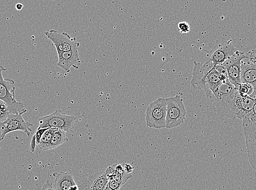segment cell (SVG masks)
I'll return each mask as SVG.
<instances>
[{
  "label": "cell",
  "mask_w": 256,
  "mask_h": 190,
  "mask_svg": "<svg viewBox=\"0 0 256 190\" xmlns=\"http://www.w3.org/2000/svg\"><path fill=\"white\" fill-rule=\"evenodd\" d=\"M238 91L242 94L248 95L256 99V89L251 84L248 83H240L238 86Z\"/></svg>",
  "instance_id": "cell-22"
},
{
  "label": "cell",
  "mask_w": 256,
  "mask_h": 190,
  "mask_svg": "<svg viewBox=\"0 0 256 190\" xmlns=\"http://www.w3.org/2000/svg\"><path fill=\"white\" fill-rule=\"evenodd\" d=\"M241 83H248L256 90V50L245 53L240 61Z\"/></svg>",
  "instance_id": "cell-9"
},
{
  "label": "cell",
  "mask_w": 256,
  "mask_h": 190,
  "mask_svg": "<svg viewBox=\"0 0 256 190\" xmlns=\"http://www.w3.org/2000/svg\"><path fill=\"white\" fill-rule=\"evenodd\" d=\"M58 62L57 65L66 72L70 73V68L78 69L81 65L78 49L58 53Z\"/></svg>",
  "instance_id": "cell-14"
},
{
  "label": "cell",
  "mask_w": 256,
  "mask_h": 190,
  "mask_svg": "<svg viewBox=\"0 0 256 190\" xmlns=\"http://www.w3.org/2000/svg\"><path fill=\"white\" fill-rule=\"evenodd\" d=\"M66 133V132L64 130L58 129L53 134L50 144L46 148V151L55 149L63 144L64 142L68 141Z\"/></svg>",
  "instance_id": "cell-19"
},
{
  "label": "cell",
  "mask_w": 256,
  "mask_h": 190,
  "mask_svg": "<svg viewBox=\"0 0 256 190\" xmlns=\"http://www.w3.org/2000/svg\"><path fill=\"white\" fill-rule=\"evenodd\" d=\"M57 129L58 128H56L48 127L47 128L42 136L40 143L38 144V147L40 149L46 151V148L50 144L53 134L54 133Z\"/></svg>",
  "instance_id": "cell-20"
},
{
  "label": "cell",
  "mask_w": 256,
  "mask_h": 190,
  "mask_svg": "<svg viewBox=\"0 0 256 190\" xmlns=\"http://www.w3.org/2000/svg\"><path fill=\"white\" fill-rule=\"evenodd\" d=\"M7 71L3 66H0V99L8 104L16 114H24L27 112L24 104L18 102L15 97V82L12 79H4L2 75Z\"/></svg>",
  "instance_id": "cell-3"
},
{
  "label": "cell",
  "mask_w": 256,
  "mask_h": 190,
  "mask_svg": "<svg viewBox=\"0 0 256 190\" xmlns=\"http://www.w3.org/2000/svg\"><path fill=\"white\" fill-rule=\"evenodd\" d=\"M24 8V5L22 4H17L16 5V9L17 11H20L22 10Z\"/></svg>",
  "instance_id": "cell-29"
},
{
  "label": "cell",
  "mask_w": 256,
  "mask_h": 190,
  "mask_svg": "<svg viewBox=\"0 0 256 190\" xmlns=\"http://www.w3.org/2000/svg\"><path fill=\"white\" fill-rule=\"evenodd\" d=\"M12 113L16 114L8 104L0 99V123L4 122Z\"/></svg>",
  "instance_id": "cell-21"
},
{
  "label": "cell",
  "mask_w": 256,
  "mask_h": 190,
  "mask_svg": "<svg viewBox=\"0 0 256 190\" xmlns=\"http://www.w3.org/2000/svg\"><path fill=\"white\" fill-rule=\"evenodd\" d=\"M245 53L238 50L231 57L226 59L222 64L227 71L228 81L237 89L241 83L240 61L244 57Z\"/></svg>",
  "instance_id": "cell-11"
},
{
  "label": "cell",
  "mask_w": 256,
  "mask_h": 190,
  "mask_svg": "<svg viewBox=\"0 0 256 190\" xmlns=\"http://www.w3.org/2000/svg\"><path fill=\"white\" fill-rule=\"evenodd\" d=\"M132 175L125 171L121 175L113 176L108 178V181L105 189L116 190L120 188L126 183Z\"/></svg>",
  "instance_id": "cell-18"
},
{
  "label": "cell",
  "mask_w": 256,
  "mask_h": 190,
  "mask_svg": "<svg viewBox=\"0 0 256 190\" xmlns=\"http://www.w3.org/2000/svg\"><path fill=\"white\" fill-rule=\"evenodd\" d=\"M78 118L68 115L60 110H56L52 114L39 119L38 128H56L70 132L76 125Z\"/></svg>",
  "instance_id": "cell-1"
},
{
  "label": "cell",
  "mask_w": 256,
  "mask_h": 190,
  "mask_svg": "<svg viewBox=\"0 0 256 190\" xmlns=\"http://www.w3.org/2000/svg\"><path fill=\"white\" fill-rule=\"evenodd\" d=\"M108 177L106 174L105 170L83 179L79 182V189L103 190L107 185Z\"/></svg>",
  "instance_id": "cell-13"
},
{
  "label": "cell",
  "mask_w": 256,
  "mask_h": 190,
  "mask_svg": "<svg viewBox=\"0 0 256 190\" xmlns=\"http://www.w3.org/2000/svg\"><path fill=\"white\" fill-rule=\"evenodd\" d=\"M166 128H174L182 125L186 120V110L180 96L166 98Z\"/></svg>",
  "instance_id": "cell-2"
},
{
  "label": "cell",
  "mask_w": 256,
  "mask_h": 190,
  "mask_svg": "<svg viewBox=\"0 0 256 190\" xmlns=\"http://www.w3.org/2000/svg\"><path fill=\"white\" fill-rule=\"evenodd\" d=\"M166 103L164 98H158L148 106L146 120L148 127L156 129L166 128Z\"/></svg>",
  "instance_id": "cell-5"
},
{
  "label": "cell",
  "mask_w": 256,
  "mask_h": 190,
  "mask_svg": "<svg viewBox=\"0 0 256 190\" xmlns=\"http://www.w3.org/2000/svg\"><path fill=\"white\" fill-rule=\"evenodd\" d=\"M53 176L55 180L52 182L53 189L56 190H78V185L76 183L72 174L70 172L54 173Z\"/></svg>",
  "instance_id": "cell-15"
},
{
  "label": "cell",
  "mask_w": 256,
  "mask_h": 190,
  "mask_svg": "<svg viewBox=\"0 0 256 190\" xmlns=\"http://www.w3.org/2000/svg\"><path fill=\"white\" fill-rule=\"evenodd\" d=\"M4 139L2 138V134L1 131H0V142H1Z\"/></svg>",
  "instance_id": "cell-30"
},
{
  "label": "cell",
  "mask_w": 256,
  "mask_h": 190,
  "mask_svg": "<svg viewBox=\"0 0 256 190\" xmlns=\"http://www.w3.org/2000/svg\"><path fill=\"white\" fill-rule=\"evenodd\" d=\"M222 81L215 68L212 69L206 76L204 90L207 97L212 98Z\"/></svg>",
  "instance_id": "cell-16"
},
{
  "label": "cell",
  "mask_w": 256,
  "mask_h": 190,
  "mask_svg": "<svg viewBox=\"0 0 256 190\" xmlns=\"http://www.w3.org/2000/svg\"><path fill=\"white\" fill-rule=\"evenodd\" d=\"M124 170L128 173H132L134 168L129 164L124 163Z\"/></svg>",
  "instance_id": "cell-27"
},
{
  "label": "cell",
  "mask_w": 256,
  "mask_h": 190,
  "mask_svg": "<svg viewBox=\"0 0 256 190\" xmlns=\"http://www.w3.org/2000/svg\"><path fill=\"white\" fill-rule=\"evenodd\" d=\"M47 128H38L35 134L34 135L35 137L36 142L38 145L40 143L42 136Z\"/></svg>",
  "instance_id": "cell-25"
},
{
  "label": "cell",
  "mask_w": 256,
  "mask_h": 190,
  "mask_svg": "<svg viewBox=\"0 0 256 190\" xmlns=\"http://www.w3.org/2000/svg\"><path fill=\"white\" fill-rule=\"evenodd\" d=\"M32 123L24 119L22 114L12 113L4 122L0 123V131L3 139L8 134L17 130H20L30 136L32 132Z\"/></svg>",
  "instance_id": "cell-7"
},
{
  "label": "cell",
  "mask_w": 256,
  "mask_h": 190,
  "mask_svg": "<svg viewBox=\"0 0 256 190\" xmlns=\"http://www.w3.org/2000/svg\"><path fill=\"white\" fill-rule=\"evenodd\" d=\"M178 31L181 34H188L190 31V26L188 22H181L178 25Z\"/></svg>",
  "instance_id": "cell-24"
},
{
  "label": "cell",
  "mask_w": 256,
  "mask_h": 190,
  "mask_svg": "<svg viewBox=\"0 0 256 190\" xmlns=\"http://www.w3.org/2000/svg\"><path fill=\"white\" fill-rule=\"evenodd\" d=\"M237 91L236 88L230 81L224 82L218 87L217 90L214 93L213 96L220 102H222L226 105Z\"/></svg>",
  "instance_id": "cell-17"
},
{
  "label": "cell",
  "mask_w": 256,
  "mask_h": 190,
  "mask_svg": "<svg viewBox=\"0 0 256 190\" xmlns=\"http://www.w3.org/2000/svg\"><path fill=\"white\" fill-rule=\"evenodd\" d=\"M215 68L218 71L220 76V78H221L223 83L229 81L227 71H226V68L222 64L216 65V66H215Z\"/></svg>",
  "instance_id": "cell-23"
},
{
  "label": "cell",
  "mask_w": 256,
  "mask_h": 190,
  "mask_svg": "<svg viewBox=\"0 0 256 190\" xmlns=\"http://www.w3.org/2000/svg\"><path fill=\"white\" fill-rule=\"evenodd\" d=\"M256 99L242 94L237 91L226 106L232 114L242 120L244 117L251 114L256 109Z\"/></svg>",
  "instance_id": "cell-6"
},
{
  "label": "cell",
  "mask_w": 256,
  "mask_h": 190,
  "mask_svg": "<svg viewBox=\"0 0 256 190\" xmlns=\"http://www.w3.org/2000/svg\"><path fill=\"white\" fill-rule=\"evenodd\" d=\"M237 50L230 41L218 40L212 49L205 50L214 65L222 64Z\"/></svg>",
  "instance_id": "cell-8"
},
{
  "label": "cell",
  "mask_w": 256,
  "mask_h": 190,
  "mask_svg": "<svg viewBox=\"0 0 256 190\" xmlns=\"http://www.w3.org/2000/svg\"><path fill=\"white\" fill-rule=\"evenodd\" d=\"M44 35L52 41L58 53L78 49L80 46V44L77 42L75 37L72 38L65 32L60 34L55 30H51L45 32Z\"/></svg>",
  "instance_id": "cell-10"
},
{
  "label": "cell",
  "mask_w": 256,
  "mask_h": 190,
  "mask_svg": "<svg viewBox=\"0 0 256 190\" xmlns=\"http://www.w3.org/2000/svg\"><path fill=\"white\" fill-rule=\"evenodd\" d=\"M42 189H53L52 182L50 180H47L44 184Z\"/></svg>",
  "instance_id": "cell-28"
},
{
  "label": "cell",
  "mask_w": 256,
  "mask_h": 190,
  "mask_svg": "<svg viewBox=\"0 0 256 190\" xmlns=\"http://www.w3.org/2000/svg\"><path fill=\"white\" fill-rule=\"evenodd\" d=\"M256 109L251 114L244 117L242 127L246 140L248 155L254 169L256 167Z\"/></svg>",
  "instance_id": "cell-4"
},
{
  "label": "cell",
  "mask_w": 256,
  "mask_h": 190,
  "mask_svg": "<svg viewBox=\"0 0 256 190\" xmlns=\"http://www.w3.org/2000/svg\"><path fill=\"white\" fill-rule=\"evenodd\" d=\"M215 67L211 61L206 63L194 62L192 79L190 84L194 89L204 90L206 76Z\"/></svg>",
  "instance_id": "cell-12"
},
{
  "label": "cell",
  "mask_w": 256,
  "mask_h": 190,
  "mask_svg": "<svg viewBox=\"0 0 256 190\" xmlns=\"http://www.w3.org/2000/svg\"><path fill=\"white\" fill-rule=\"evenodd\" d=\"M36 145L37 144L36 142L34 136L33 135L31 140L30 147V151L32 152H34L36 150Z\"/></svg>",
  "instance_id": "cell-26"
}]
</instances>
